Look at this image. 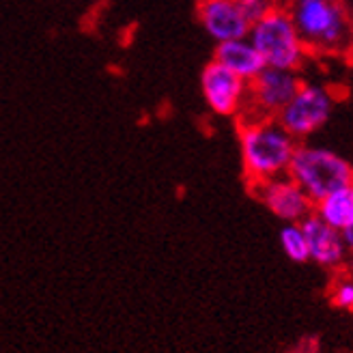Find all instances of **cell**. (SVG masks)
Listing matches in <instances>:
<instances>
[{
    "mask_svg": "<svg viewBox=\"0 0 353 353\" xmlns=\"http://www.w3.org/2000/svg\"><path fill=\"white\" fill-rule=\"evenodd\" d=\"M310 57H353V13L345 0H285Z\"/></svg>",
    "mask_w": 353,
    "mask_h": 353,
    "instance_id": "6da1fadb",
    "label": "cell"
},
{
    "mask_svg": "<svg viewBox=\"0 0 353 353\" xmlns=\"http://www.w3.org/2000/svg\"><path fill=\"white\" fill-rule=\"evenodd\" d=\"M297 140L278 119H239V151L250 188L287 174Z\"/></svg>",
    "mask_w": 353,
    "mask_h": 353,
    "instance_id": "7a4b0ae2",
    "label": "cell"
},
{
    "mask_svg": "<svg viewBox=\"0 0 353 353\" xmlns=\"http://www.w3.org/2000/svg\"><path fill=\"white\" fill-rule=\"evenodd\" d=\"M248 39L256 48L265 67L299 72L310 57L289 11L278 3L252 22Z\"/></svg>",
    "mask_w": 353,
    "mask_h": 353,
    "instance_id": "3957f363",
    "label": "cell"
},
{
    "mask_svg": "<svg viewBox=\"0 0 353 353\" xmlns=\"http://www.w3.org/2000/svg\"><path fill=\"white\" fill-rule=\"evenodd\" d=\"M287 174L308 194L312 203H316L330 192L353 181V166L327 147L297 143Z\"/></svg>",
    "mask_w": 353,
    "mask_h": 353,
    "instance_id": "277c9868",
    "label": "cell"
},
{
    "mask_svg": "<svg viewBox=\"0 0 353 353\" xmlns=\"http://www.w3.org/2000/svg\"><path fill=\"white\" fill-rule=\"evenodd\" d=\"M334 105H336V95L327 84L302 80L291 101L276 119L299 143L325 125L334 112Z\"/></svg>",
    "mask_w": 353,
    "mask_h": 353,
    "instance_id": "5b68a950",
    "label": "cell"
},
{
    "mask_svg": "<svg viewBox=\"0 0 353 353\" xmlns=\"http://www.w3.org/2000/svg\"><path fill=\"white\" fill-rule=\"evenodd\" d=\"M299 84V72L263 67V72L248 82V101L239 119H276L291 101Z\"/></svg>",
    "mask_w": 353,
    "mask_h": 353,
    "instance_id": "8992f818",
    "label": "cell"
},
{
    "mask_svg": "<svg viewBox=\"0 0 353 353\" xmlns=\"http://www.w3.org/2000/svg\"><path fill=\"white\" fill-rule=\"evenodd\" d=\"M201 91L209 110L218 117H241L248 101V82L211 61L201 74Z\"/></svg>",
    "mask_w": 353,
    "mask_h": 353,
    "instance_id": "52a82bcc",
    "label": "cell"
},
{
    "mask_svg": "<svg viewBox=\"0 0 353 353\" xmlns=\"http://www.w3.org/2000/svg\"><path fill=\"white\" fill-rule=\"evenodd\" d=\"M252 194L282 222H302L314 209L308 194L289 174L274 176L270 181L252 185Z\"/></svg>",
    "mask_w": 353,
    "mask_h": 353,
    "instance_id": "ba28073f",
    "label": "cell"
},
{
    "mask_svg": "<svg viewBox=\"0 0 353 353\" xmlns=\"http://www.w3.org/2000/svg\"><path fill=\"white\" fill-rule=\"evenodd\" d=\"M199 22L216 43L248 37L252 20L243 5L235 0H199Z\"/></svg>",
    "mask_w": 353,
    "mask_h": 353,
    "instance_id": "9c48e42d",
    "label": "cell"
},
{
    "mask_svg": "<svg viewBox=\"0 0 353 353\" xmlns=\"http://www.w3.org/2000/svg\"><path fill=\"white\" fill-rule=\"evenodd\" d=\"M306 243H308V256L312 263L321 265L325 270H341L347 263V248L343 243L341 231L323 222L319 216L310 214L302 222Z\"/></svg>",
    "mask_w": 353,
    "mask_h": 353,
    "instance_id": "30bf717a",
    "label": "cell"
},
{
    "mask_svg": "<svg viewBox=\"0 0 353 353\" xmlns=\"http://www.w3.org/2000/svg\"><path fill=\"white\" fill-rule=\"evenodd\" d=\"M214 61L226 67L228 72H233L241 80L250 82L263 72V59L256 52V48L250 43L248 37L243 39H233V41H222L216 46Z\"/></svg>",
    "mask_w": 353,
    "mask_h": 353,
    "instance_id": "8fae6325",
    "label": "cell"
},
{
    "mask_svg": "<svg viewBox=\"0 0 353 353\" xmlns=\"http://www.w3.org/2000/svg\"><path fill=\"white\" fill-rule=\"evenodd\" d=\"M312 214L319 216L336 231H343L347 224L353 222V181L330 192L321 201H316Z\"/></svg>",
    "mask_w": 353,
    "mask_h": 353,
    "instance_id": "7c38bea8",
    "label": "cell"
},
{
    "mask_svg": "<svg viewBox=\"0 0 353 353\" xmlns=\"http://www.w3.org/2000/svg\"><path fill=\"white\" fill-rule=\"evenodd\" d=\"M280 248L287 254V259H291L293 263H306L310 261L308 256V243H306V235L304 228L299 222H287L280 228Z\"/></svg>",
    "mask_w": 353,
    "mask_h": 353,
    "instance_id": "4fadbf2b",
    "label": "cell"
},
{
    "mask_svg": "<svg viewBox=\"0 0 353 353\" xmlns=\"http://www.w3.org/2000/svg\"><path fill=\"white\" fill-rule=\"evenodd\" d=\"M330 302L334 308L353 312V276L343 274L330 285Z\"/></svg>",
    "mask_w": 353,
    "mask_h": 353,
    "instance_id": "5bb4252c",
    "label": "cell"
},
{
    "mask_svg": "<svg viewBox=\"0 0 353 353\" xmlns=\"http://www.w3.org/2000/svg\"><path fill=\"white\" fill-rule=\"evenodd\" d=\"M341 235H343V243H345V248H347V254L353 256V222L343 228Z\"/></svg>",
    "mask_w": 353,
    "mask_h": 353,
    "instance_id": "9a60e30c",
    "label": "cell"
},
{
    "mask_svg": "<svg viewBox=\"0 0 353 353\" xmlns=\"http://www.w3.org/2000/svg\"><path fill=\"white\" fill-rule=\"evenodd\" d=\"M235 3H239V5H250V3H254V0H235Z\"/></svg>",
    "mask_w": 353,
    "mask_h": 353,
    "instance_id": "2e32d148",
    "label": "cell"
}]
</instances>
